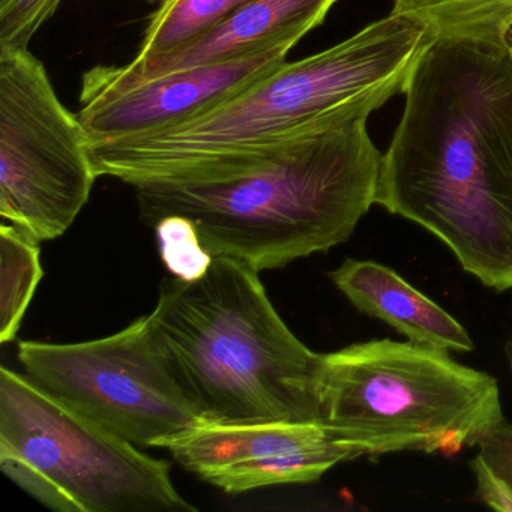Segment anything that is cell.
Segmentation results:
<instances>
[{
	"label": "cell",
	"mask_w": 512,
	"mask_h": 512,
	"mask_svg": "<svg viewBox=\"0 0 512 512\" xmlns=\"http://www.w3.org/2000/svg\"><path fill=\"white\" fill-rule=\"evenodd\" d=\"M407 73L262 145L133 185L140 218H190L214 259L259 272L343 244L376 203L383 154L368 119L403 94Z\"/></svg>",
	"instance_id": "1"
},
{
	"label": "cell",
	"mask_w": 512,
	"mask_h": 512,
	"mask_svg": "<svg viewBox=\"0 0 512 512\" xmlns=\"http://www.w3.org/2000/svg\"><path fill=\"white\" fill-rule=\"evenodd\" d=\"M377 205L433 233L461 268L512 289V56L503 41L428 35L404 82Z\"/></svg>",
	"instance_id": "2"
},
{
	"label": "cell",
	"mask_w": 512,
	"mask_h": 512,
	"mask_svg": "<svg viewBox=\"0 0 512 512\" xmlns=\"http://www.w3.org/2000/svg\"><path fill=\"white\" fill-rule=\"evenodd\" d=\"M149 319L202 421H320L322 355L287 328L256 269L215 257L199 280H164Z\"/></svg>",
	"instance_id": "3"
},
{
	"label": "cell",
	"mask_w": 512,
	"mask_h": 512,
	"mask_svg": "<svg viewBox=\"0 0 512 512\" xmlns=\"http://www.w3.org/2000/svg\"><path fill=\"white\" fill-rule=\"evenodd\" d=\"M427 40L424 22L391 11L331 49L284 62L181 124L134 139L89 143L95 172L133 187L193 161L262 145L407 73Z\"/></svg>",
	"instance_id": "4"
},
{
	"label": "cell",
	"mask_w": 512,
	"mask_h": 512,
	"mask_svg": "<svg viewBox=\"0 0 512 512\" xmlns=\"http://www.w3.org/2000/svg\"><path fill=\"white\" fill-rule=\"evenodd\" d=\"M320 422L362 455H455L503 418L499 383L445 350L371 340L322 355Z\"/></svg>",
	"instance_id": "5"
},
{
	"label": "cell",
	"mask_w": 512,
	"mask_h": 512,
	"mask_svg": "<svg viewBox=\"0 0 512 512\" xmlns=\"http://www.w3.org/2000/svg\"><path fill=\"white\" fill-rule=\"evenodd\" d=\"M0 469L53 511H197L176 490L166 460L7 367L0 368Z\"/></svg>",
	"instance_id": "6"
},
{
	"label": "cell",
	"mask_w": 512,
	"mask_h": 512,
	"mask_svg": "<svg viewBox=\"0 0 512 512\" xmlns=\"http://www.w3.org/2000/svg\"><path fill=\"white\" fill-rule=\"evenodd\" d=\"M98 175L79 116L29 50H0V215L38 242L64 235Z\"/></svg>",
	"instance_id": "7"
},
{
	"label": "cell",
	"mask_w": 512,
	"mask_h": 512,
	"mask_svg": "<svg viewBox=\"0 0 512 512\" xmlns=\"http://www.w3.org/2000/svg\"><path fill=\"white\" fill-rule=\"evenodd\" d=\"M17 356L26 376L133 445L163 448L202 422L149 314L100 340L22 341Z\"/></svg>",
	"instance_id": "8"
},
{
	"label": "cell",
	"mask_w": 512,
	"mask_h": 512,
	"mask_svg": "<svg viewBox=\"0 0 512 512\" xmlns=\"http://www.w3.org/2000/svg\"><path fill=\"white\" fill-rule=\"evenodd\" d=\"M185 469L224 493H247L281 484H307L353 460L323 422H257L196 427L164 443Z\"/></svg>",
	"instance_id": "9"
},
{
	"label": "cell",
	"mask_w": 512,
	"mask_h": 512,
	"mask_svg": "<svg viewBox=\"0 0 512 512\" xmlns=\"http://www.w3.org/2000/svg\"><path fill=\"white\" fill-rule=\"evenodd\" d=\"M286 43L224 64L110 88L83 82L77 113L89 143L148 136L181 124L229 100L286 62Z\"/></svg>",
	"instance_id": "10"
},
{
	"label": "cell",
	"mask_w": 512,
	"mask_h": 512,
	"mask_svg": "<svg viewBox=\"0 0 512 512\" xmlns=\"http://www.w3.org/2000/svg\"><path fill=\"white\" fill-rule=\"evenodd\" d=\"M338 0H250L232 16L196 40L145 62L127 67L98 65L83 82L125 88L158 77L224 64L265 52L280 44H298L319 28Z\"/></svg>",
	"instance_id": "11"
},
{
	"label": "cell",
	"mask_w": 512,
	"mask_h": 512,
	"mask_svg": "<svg viewBox=\"0 0 512 512\" xmlns=\"http://www.w3.org/2000/svg\"><path fill=\"white\" fill-rule=\"evenodd\" d=\"M331 278L361 313L388 323L412 343L445 352L475 349L463 325L388 266L347 259Z\"/></svg>",
	"instance_id": "12"
},
{
	"label": "cell",
	"mask_w": 512,
	"mask_h": 512,
	"mask_svg": "<svg viewBox=\"0 0 512 512\" xmlns=\"http://www.w3.org/2000/svg\"><path fill=\"white\" fill-rule=\"evenodd\" d=\"M40 242L17 227L0 226V343L16 338L43 278Z\"/></svg>",
	"instance_id": "13"
},
{
	"label": "cell",
	"mask_w": 512,
	"mask_h": 512,
	"mask_svg": "<svg viewBox=\"0 0 512 512\" xmlns=\"http://www.w3.org/2000/svg\"><path fill=\"white\" fill-rule=\"evenodd\" d=\"M392 13L421 20L428 35L503 41L512 25V0H394Z\"/></svg>",
	"instance_id": "14"
},
{
	"label": "cell",
	"mask_w": 512,
	"mask_h": 512,
	"mask_svg": "<svg viewBox=\"0 0 512 512\" xmlns=\"http://www.w3.org/2000/svg\"><path fill=\"white\" fill-rule=\"evenodd\" d=\"M250 0H166L149 17L134 62L166 55L232 16Z\"/></svg>",
	"instance_id": "15"
},
{
	"label": "cell",
	"mask_w": 512,
	"mask_h": 512,
	"mask_svg": "<svg viewBox=\"0 0 512 512\" xmlns=\"http://www.w3.org/2000/svg\"><path fill=\"white\" fill-rule=\"evenodd\" d=\"M154 229L161 259L173 277L199 280L211 268L214 257L203 247L196 224L190 218L169 215L161 218Z\"/></svg>",
	"instance_id": "16"
},
{
	"label": "cell",
	"mask_w": 512,
	"mask_h": 512,
	"mask_svg": "<svg viewBox=\"0 0 512 512\" xmlns=\"http://www.w3.org/2000/svg\"><path fill=\"white\" fill-rule=\"evenodd\" d=\"M64 0H0V50H28Z\"/></svg>",
	"instance_id": "17"
},
{
	"label": "cell",
	"mask_w": 512,
	"mask_h": 512,
	"mask_svg": "<svg viewBox=\"0 0 512 512\" xmlns=\"http://www.w3.org/2000/svg\"><path fill=\"white\" fill-rule=\"evenodd\" d=\"M479 457L512 488V424L503 421L478 440Z\"/></svg>",
	"instance_id": "18"
},
{
	"label": "cell",
	"mask_w": 512,
	"mask_h": 512,
	"mask_svg": "<svg viewBox=\"0 0 512 512\" xmlns=\"http://www.w3.org/2000/svg\"><path fill=\"white\" fill-rule=\"evenodd\" d=\"M476 475V497L496 511L512 512V488L497 476L479 455L470 461Z\"/></svg>",
	"instance_id": "19"
},
{
	"label": "cell",
	"mask_w": 512,
	"mask_h": 512,
	"mask_svg": "<svg viewBox=\"0 0 512 512\" xmlns=\"http://www.w3.org/2000/svg\"><path fill=\"white\" fill-rule=\"evenodd\" d=\"M503 43H505L506 49L509 50L512 56V25L506 29L505 35H503Z\"/></svg>",
	"instance_id": "20"
},
{
	"label": "cell",
	"mask_w": 512,
	"mask_h": 512,
	"mask_svg": "<svg viewBox=\"0 0 512 512\" xmlns=\"http://www.w3.org/2000/svg\"><path fill=\"white\" fill-rule=\"evenodd\" d=\"M505 353H506V358H508L509 367H511V373H512V332H511V337H509V340L506 341Z\"/></svg>",
	"instance_id": "21"
},
{
	"label": "cell",
	"mask_w": 512,
	"mask_h": 512,
	"mask_svg": "<svg viewBox=\"0 0 512 512\" xmlns=\"http://www.w3.org/2000/svg\"><path fill=\"white\" fill-rule=\"evenodd\" d=\"M145 2H148V4H151V5H161V4H164V2H166V0H145Z\"/></svg>",
	"instance_id": "22"
}]
</instances>
